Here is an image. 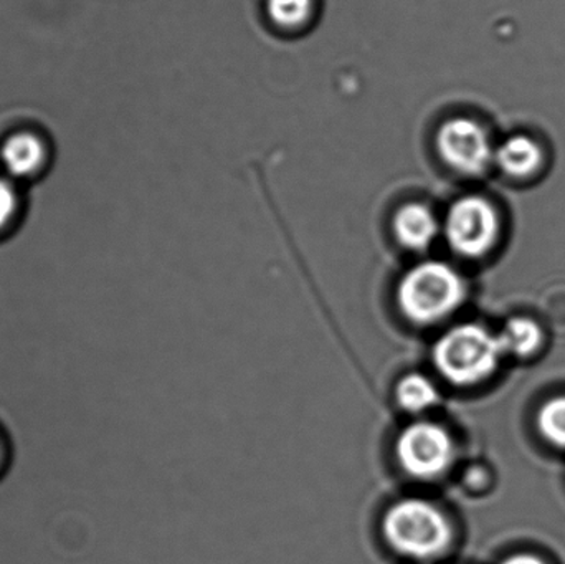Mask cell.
Returning <instances> with one entry per match:
<instances>
[{
  "instance_id": "2",
  "label": "cell",
  "mask_w": 565,
  "mask_h": 564,
  "mask_svg": "<svg viewBox=\"0 0 565 564\" xmlns=\"http://www.w3.org/2000/svg\"><path fill=\"white\" fill-rule=\"evenodd\" d=\"M463 278L445 262H424L407 272L398 285L402 313L418 324L437 323L454 313L463 301Z\"/></svg>"
},
{
  "instance_id": "10",
  "label": "cell",
  "mask_w": 565,
  "mask_h": 564,
  "mask_svg": "<svg viewBox=\"0 0 565 564\" xmlns=\"http://www.w3.org/2000/svg\"><path fill=\"white\" fill-rule=\"evenodd\" d=\"M504 353L516 358H530L543 344V330L531 318L514 317L508 320L500 333Z\"/></svg>"
},
{
  "instance_id": "11",
  "label": "cell",
  "mask_w": 565,
  "mask_h": 564,
  "mask_svg": "<svg viewBox=\"0 0 565 564\" xmlns=\"http://www.w3.org/2000/svg\"><path fill=\"white\" fill-rule=\"evenodd\" d=\"M397 401L408 413H422L437 404L438 391L428 377L408 374L398 383Z\"/></svg>"
},
{
  "instance_id": "1",
  "label": "cell",
  "mask_w": 565,
  "mask_h": 564,
  "mask_svg": "<svg viewBox=\"0 0 565 564\" xmlns=\"http://www.w3.org/2000/svg\"><path fill=\"white\" fill-rule=\"evenodd\" d=\"M504 348L500 334L480 324L451 328L434 348V363L441 376L455 386H475L497 371Z\"/></svg>"
},
{
  "instance_id": "9",
  "label": "cell",
  "mask_w": 565,
  "mask_h": 564,
  "mask_svg": "<svg viewBox=\"0 0 565 564\" xmlns=\"http://www.w3.org/2000/svg\"><path fill=\"white\" fill-rule=\"evenodd\" d=\"M494 161L511 178H530L543 164V149L527 136H511L494 151Z\"/></svg>"
},
{
  "instance_id": "3",
  "label": "cell",
  "mask_w": 565,
  "mask_h": 564,
  "mask_svg": "<svg viewBox=\"0 0 565 564\" xmlns=\"http://www.w3.org/2000/svg\"><path fill=\"white\" fill-rule=\"evenodd\" d=\"M388 545L415 560H431L444 555L454 532L444 513L425 500H402L385 513L382 523Z\"/></svg>"
},
{
  "instance_id": "8",
  "label": "cell",
  "mask_w": 565,
  "mask_h": 564,
  "mask_svg": "<svg viewBox=\"0 0 565 564\" xmlns=\"http://www.w3.org/2000/svg\"><path fill=\"white\" fill-rule=\"evenodd\" d=\"M45 161V146L33 132L10 135L0 146V162L10 175L26 178L39 171Z\"/></svg>"
},
{
  "instance_id": "12",
  "label": "cell",
  "mask_w": 565,
  "mask_h": 564,
  "mask_svg": "<svg viewBox=\"0 0 565 564\" xmlns=\"http://www.w3.org/2000/svg\"><path fill=\"white\" fill-rule=\"evenodd\" d=\"M537 430L551 446L565 449V396L553 397L541 406Z\"/></svg>"
},
{
  "instance_id": "15",
  "label": "cell",
  "mask_w": 565,
  "mask_h": 564,
  "mask_svg": "<svg viewBox=\"0 0 565 564\" xmlns=\"http://www.w3.org/2000/svg\"><path fill=\"white\" fill-rule=\"evenodd\" d=\"M10 462H12V447H10V440L7 437L6 430L0 427V480L6 477Z\"/></svg>"
},
{
  "instance_id": "4",
  "label": "cell",
  "mask_w": 565,
  "mask_h": 564,
  "mask_svg": "<svg viewBox=\"0 0 565 564\" xmlns=\"http://www.w3.org/2000/svg\"><path fill=\"white\" fill-rule=\"evenodd\" d=\"M445 237L457 254L468 258L483 257L500 235L497 209L481 195H465L448 209Z\"/></svg>"
},
{
  "instance_id": "13",
  "label": "cell",
  "mask_w": 565,
  "mask_h": 564,
  "mask_svg": "<svg viewBox=\"0 0 565 564\" xmlns=\"http://www.w3.org/2000/svg\"><path fill=\"white\" fill-rule=\"evenodd\" d=\"M267 12L277 25L296 29L312 15V0H267Z\"/></svg>"
},
{
  "instance_id": "7",
  "label": "cell",
  "mask_w": 565,
  "mask_h": 564,
  "mask_svg": "<svg viewBox=\"0 0 565 564\" xmlns=\"http://www.w3.org/2000/svg\"><path fill=\"white\" fill-rule=\"evenodd\" d=\"M438 228L437 217L424 204L404 205L394 217L395 237L411 251H425L430 247Z\"/></svg>"
},
{
  "instance_id": "16",
  "label": "cell",
  "mask_w": 565,
  "mask_h": 564,
  "mask_svg": "<svg viewBox=\"0 0 565 564\" xmlns=\"http://www.w3.org/2000/svg\"><path fill=\"white\" fill-rule=\"evenodd\" d=\"M501 564H546V562H543L540 556L523 555L521 553V555L510 556V558L504 560Z\"/></svg>"
},
{
  "instance_id": "6",
  "label": "cell",
  "mask_w": 565,
  "mask_h": 564,
  "mask_svg": "<svg viewBox=\"0 0 565 564\" xmlns=\"http://www.w3.org/2000/svg\"><path fill=\"white\" fill-rule=\"evenodd\" d=\"M441 159L465 175H480L494 161L490 136L480 123L470 118H451L437 132Z\"/></svg>"
},
{
  "instance_id": "14",
  "label": "cell",
  "mask_w": 565,
  "mask_h": 564,
  "mask_svg": "<svg viewBox=\"0 0 565 564\" xmlns=\"http://www.w3.org/2000/svg\"><path fill=\"white\" fill-rule=\"evenodd\" d=\"M19 212V198H17L15 189L10 185L9 181L0 178V234L12 224Z\"/></svg>"
},
{
  "instance_id": "5",
  "label": "cell",
  "mask_w": 565,
  "mask_h": 564,
  "mask_svg": "<svg viewBox=\"0 0 565 564\" xmlns=\"http://www.w3.org/2000/svg\"><path fill=\"white\" fill-rule=\"evenodd\" d=\"M395 454L408 476L430 480L450 469L455 446L444 427L434 423H417L401 434Z\"/></svg>"
}]
</instances>
